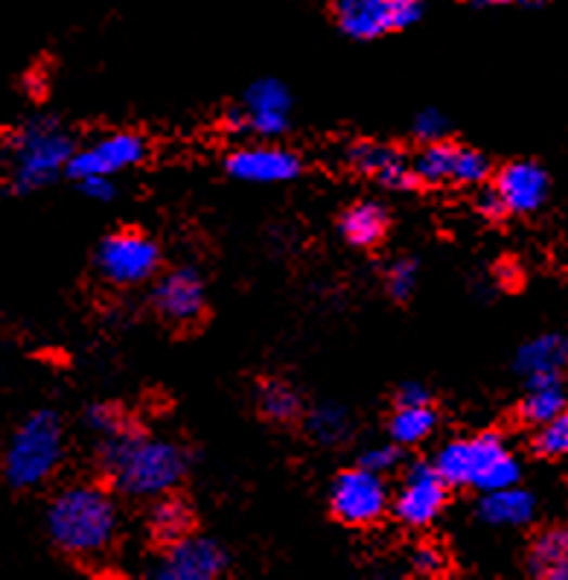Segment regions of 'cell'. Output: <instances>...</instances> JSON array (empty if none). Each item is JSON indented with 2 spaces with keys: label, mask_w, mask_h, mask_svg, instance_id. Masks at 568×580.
Wrapping results in <instances>:
<instances>
[{
  "label": "cell",
  "mask_w": 568,
  "mask_h": 580,
  "mask_svg": "<svg viewBox=\"0 0 568 580\" xmlns=\"http://www.w3.org/2000/svg\"><path fill=\"white\" fill-rule=\"evenodd\" d=\"M100 467L112 485L134 499L167 497L184 478L186 459L169 440L150 438L122 426L100 447Z\"/></svg>",
  "instance_id": "obj_1"
},
{
  "label": "cell",
  "mask_w": 568,
  "mask_h": 580,
  "mask_svg": "<svg viewBox=\"0 0 568 580\" xmlns=\"http://www.w3.org/2000/svg\"><path fill=\"white\" fill-rule=\"evenodd\" d=\"M47 531L59 552L79 560L100 557L117 537L114 499L96 485L65 487L47 507Z\"/></svg>",
  "instance_id": "obj_2"
},
{
  "label": "cell",
  "mask_w": 568,
  "mask_h": 580,
  "mask_svg": "<svg viewBox=\"0 0 568 580\" xmlns=\"http://www.w3.org/2000/svg\"><path fill=\"white\" fill-rule=\"evenodd\" d=\"M447 485L476 487L481 493L502 490L519 481V461L513 459L499 435H476L447 443L435 459Z\"/></svg>",
  "instance_id": "obj_3"
},
{
  "label": "cell",
  "mask_w": 568,
  "mask_h": 580,
  "mask_svg": "<svg viewBox=\"0 0 568 580\" xmlns=\"http://www.w3.org/2000/svg\"><path fill=\"white\" fill-rule=\"evenodd\" d=\"M65 455V429L56 412H36L21 423L3 455V478L15 490H33L56 473Z\"/></svg>",
  "instance_id": "obj_4"
},
{
  "label": "cell",
  "mask_w": 568,
  "mask_h": 580,
  "mask_svg": "<svg viewBox=\"0 0 568 580\" xmlns=\"http://www.w3.org/2000/svg\"><path fill=\"white\" fill-rule=\"evenodd\" d=\"M74 152V138L56 120H29L12 138V184L18 193H36L53 184L67 172Z\"/></svg>",
  "instance_id": "obj_5"
},
{
  "label": "cell",
  "mask_w": 568,
  "mask_h": 580,
  "mask_svg": "<svg viewBox=\"0 0 568 580\" xmlns=\"http://www.w3.org/2000/svg\"><path fill=\"white\" fill-rule=\"evenodd\" d=\"M160 252L155 240L140 231H117L105 236L96 252V269L114 286H138L158 272Z\"/></svg>",
  "instance_id": "obj_6"
},
{
  "label": "cell",
  "mask_w": 568,
  "mask_h": 580,
  "mask_svg": "<svg viewBox=\"0 0 568 580\" xmlns=\"http://www.w3.org/2000/svg\"><path fill=\"white\" fill-rule=\"evenodd\" d=\"M330 507L345 525L379 523L388 511V487L383 473H373L367 467L345 469L333 485Z\"/></svg>",
  "instance_id": "obj_7"
},
{
  "label": "cell",
  "mask_w": 568,
  "mask_h": 580,
  "mask_svg": "<svg viewBox=\"0 0 568 580\" xmlns=\"http://www.w3.org/2000/svg\"><path fill=\"white\" fill-rule=\"evenodd\" d=\"M292 96L286 85L277 79H260L245 91L243 108L228 114L231 129L257 131L262 138H274L280 131L289 129Z\"/></svg>",
  "instance_id": "obj_8"
},
{
  "label": "cell",
  "mask_w": 568,
  "mask_h": 580,
  "mask_svg": "<svg viewBox=\"0 0 568 580\" xmlns=\"http://www.w3.org/2000/svg\"><path fill=\"white\" fill-rule=\"evenodd\" d=\"M143 158H146V141L140 134L114 131V134L93 141L91 146H85V150H76L70 164H67V176L76 178V181L88 176H114L122 169L138 167Z\"/></svg>",
  "instance_id": "obj_9"
},
{
  "label": "cell",
  "mask_w": 568,
  "mask_h": 580,
  "mask_svg": "<svg viewBox=\"0 0 568 580\" xmlns=\"http://www.w3.org/2000/svg\"><path fill=\"white\" fill-rule=\"evenodd\" d=\"M447 481L435 464H414L402 481V490L393 502V514L409 528H423L438 519L447 505Z\"/></svg>",
  "instance_id": "obj_10"
},
{
  "label": "cell",
  "mask_w": 568,
  "mask_h": 580,
  "mask_svg": "<svg viewBox=\"0 0 568 580\" xmlns=\"http://www.w3.org/2000/svg\"><path fill=\"white\" fill-rule=\"evenodd\" d=\"M228 569V554L222 545L184 533L181 540L167 543V554L160 560L158 578L164 580H214Z\"/></svg>",
  "instance_id": "obj_11"
},
{
  "label": "cell",
  "mask_w": 568,
  "mask_h": 580,
  "mask_svg": "<svg viewBox=\"0 0 568 580\" xmlns=\"http://www.w3.org/2000/svg\"><path fill=\"white\" fill-rule=\"evenodd\" d=\"M158 315L176 327H193L205 315V281L193 269L167 272L152 292Z\"/></svg>",
  "instance_id": "obj_12"
},
{
  "label": "cell",
  "mask_w": 568,
  "mask_h": 580,
  "mask_svg": "<svg viewBox=\"0 0 568 580\" xmlns=\"http://www.w3.org/2000/svg\"><path fill=\"white\" fill-rule=\"evenodd\" d=\"M228 172L248 184H283L300 176V158L283 146H245L228 158Z\"/></svg>",
  "instance_id": "obj_13"
},
{
  "label": "cell",
  "mask_w": 568,
  "mask_h": 580,
  "mask_svg": "<svg viewBox=\"0 0 568 580\" xmlns=\"http://www.w3.org/2000/svg\"><path fill=\"white\" fill-rule=\"evenodd\" d=\"M495 193L507 214H533L548 198V176L533 160H513L499 169Z\"/></svg>",
  "instance_id": "obj_14"
},
{
  "label": "cell",
  "mask_w": 568,
  "mask_h": 580,
  "mask_svg": "<svg viewBox=\"0 0 568 580\" xmlns=\"http://www.w3.org/2000/svg\"><path fill=\"white\" fill-rule=\"evenodd\" d=\"M333 10L338 27L359 41L397 33V0H333Z\"/></svg>",
  "instance_id": "obj_15"
},
{
  "label": "cell",
  "mask_w": 568,
  "mask_h": 580,
  "mask_svg": "<svg viewBox=\"0 0 568 580\" xmlns=\"http://www.w3.org/2000/svg\"><path fill=\"white\" fill-rule=\"evenodd\" d=\"M347 160L353 164L356 172L376 178L383 188L405 190L417 181L409 160L391 146H383V143H356L347 152Z\"/></svg>",
  "instance_id": "obj_16"
},
{
  "label": "cell",
  "mask_w": 568,
  "mask_h": 580,
  "mask_svg": "<svg viewBox=\"0 0 568 580\" xmlns=\"http://www.w3.org/2000/svg\"><path fill=\"white\" fill-rule=\"evenodd\" d=\"M568 365V338L559 333H545L525 341L516 353V371L525 379L537 376H559Z\"/></svg>",
  "instance_id": "obj_17"
},
{
  "label": "cell",
  "mask_w": 568,
  "mask_h": 580,
  "mask_svg": "<svg viewBox=\"0 0 568 580\" xmlns=\"http://www.w3.org/2000/svg\"><path fill=\"white\" fill-rule=\"evenodd\" d=\"M528 569L533 578L568 580V525L548 528L533 540Z\"/></svg>",
  "instance_id": "obj_18"
},
{
  "label": "cell",
  "mask_w": 568,
  "mask_h": 580,
  "mask_svg": "<svg viewBox=\"0 0 568 580\" xmlns=\"http://www.w3.org/2000/svg\"><path fill=\"white\" fill-rule=\"evenodd\" d=\"M478 516L487 525H528L533 519V497L516 485L490 490L478 502Z\"/></svg>",
  "instance_id": "obj_19"
},
{
  "label": "cell",
  "mask_w": 568,
  "mask_h": 580,
  "mask_svg": "<svg viewBox=\"0 0 568 580\" xmlns=\"http://www.w3.org/2000/svg\"><path fill=\"white\" fill-rule=\"evenodd\" d=\"M338 228H341V236L347 243L356 245V248H373L385 240L388 214L376 202H359V205L347 207Z\"/></svg>",
  "instance_id": "obj_20"
},
{
  "label": "cell",
  "mask_w": 568,
  "mask_h": 580,
  "mask_svg": "<svg viewBox=\"0 0 568 580\" xmlns=\"http://www.w3.org/2000/svg\"><path fill=\"white\" fill-rule=\"evenodd\" d=\"M528 394L522 400V417L531 426L554 421L563 409H566V391L559 385V376H537V379H525Z\"/></svg>",
  "instance_id": "obj_21"
},
{
  "label": "cell",
  "mask_w": 568,
  "mask_h": 580,
  "mask_svg": "<svg viewBox=\"0 0 568 580\" xmlns=\"http://www.w3.org/2000/svg\"><path fill=\"white\" fill-rule=\"evenodd\" d=\"M438 426V414L431 409V403L423 405H397V412L391 414L388 431L397 447H414L419 440H426Z\"/></svg>",
  "instance_id": "obj_22"
},
{
  "label": "cell",
  "mask_w": 568,
  "mask_h": 580,
  "mask_svg": "<svg viewBox=\"0 0 568 580\" xmlns=\"http://www.w3.org/2000/svg\"><path fill=\"white\" fill-rule=\"evenodd\" d=\"M455 143H426V146L417 152V158L411 160L414 178L423 181V184H447V181H452V176H455Z\"/></svg>",
  "instance_id": "obj_23"
},
{
  "label": "cell",
  "mask_w": 568,
  "mask_h": 580,
  "mask_svg": "<svg viewBox=\"0 0 568 580\" xmlns=\"http://www.w3.org/2000/svg\"><path fill=\"white\" fill-rule=\"evenodd\" d=\"M190 528H193V516L181 499H160L152 511V531L164 543L181 540L184 533H190Z\"/></svg>",
  "instance_id": "obj_24"
},
{
  "label": "cell",
  "mask_w": 568,
  "mask_h": 580,
  "mask_svg": "<svg viewBox=\"0 0 568 580\" xmlns=\"http://www.w3.org/2000/svg\"><path fill=\"white\" fill-rule=\"evenodd\" d=\"M309 435L318 440V443H326V447H333V443H341L347 438V431H350V417L341 405L336 403H324L312 409L307 421Z\"/></svg>",
  "instance_id": "obj_25"
},
{
  "label": "cell",
  "mask_w": 568,
  "mask_h": 580,
  "mask_svg": "<svg viewBox=\"0 0 568 580\" xmlns=\"http://www.w3.org/2000/svg\"><path fill=\"white\" fill-rule=\"evenodd\" d=\"M260 409L269 421L286 423V421H292V417H298L300 397L292 391L289 385L269 383V385H262Z\"/></svg>",
  "instance_id": "obj_26"
},
{
  "label": "cell",
  "mask_w": 568,
  "mask_h": 580,
  "mask_svg": "<svg viewBox=\"0 0 568 580\" xmlns=\"http://www.w3.org/2000/svg\"><path fill=\"white\" fill-rule=\"evenodd\" d=\"M533 450L545 455V459H563V455H568V405L554 421L542 423L537 438H533Z\"/></svg>",
  "instance_id": "obj_27"
},
{
  "label": "cell",
  "mask_w": 568,
  "mask_h": 580,
  "mask_svg": "<svg viewBox=\"0 0 568 580\" xmlns=\"http://www.w3.org/2000/svg\"><path fill=\"white\" fill-rule=\"evenodd\" d=\"M487 178H490V160H487L478 150L457 146L455 176H452V181H455V184H466V188H473V184H481V181H487Z\"/></svg>",
  "instance_id": "obj_28"
},
{
  "label": "cell",
  "mask_w": 568,
  "mask_h": 580,
  "mask_svg": "<svg viewBox=\"0 0 568 580\" xmlns=\"http://www.w3.org/2000/svg\"><path fill=\"white\" fill-rule=\"evenodd\" d=\"M417 286V262L414 260H397L388 269V292L397 300H409Z\"/></svg>",
  "instance_id": "obj_29"
},
{
  "label": "cell",
  "mask_w": 568,
  "mask_h": 580,
  "mask_svg": "<svg viewBox=\"0 0 568 580\" xmlns=\"http://www.w3.org/2000/svg\"><path fill=\"white\" fill-rule=\"evenodd\" d=\"M85 426L91 431H96L100 438H108L114 431H120L126 423H122V414L108 403L91 405L88 412H85Z\"/></svg>",
  "instance_id": "obj_30"
},
{
  "label": "cell",
  "mask_w": 568,
  "mask_h": 580,
  "mask_svg": "<svg viewBox=\"0 0 568 580\" xmlns=\"http://www.w3.org/2000/svg\"><path fill=\"white\" fill-rule=\"evenodd\" d=\"M447 129V117H443V112H438V108H426V112H419L417 120H414V134H417L423 143L443 141Z\"/></svg>",
  "instance_id": "obj_31"
},
{
  "label": "cell",
  "mask_w": 568,
  "mask_h": 580,
  "mask_svg": "<svg viewBox=\"0 0 568 580\" xmlns=\"http://www.w3.org/2000/svg\"><path fill=\"white\" fill-rule=\"evenodd\" d=\"M400 464V450H397V443L391 447H376V450L364 452L362 467L373 469V473H388Z\"/></svg>",
  "instance_id": "obj_32"
},
{
  "label": "cell",
  "mask_w": 568,
  "mask_h": 580,
  "mask_svg": "<svg viewBox=\"0 0 568 580\" xmlns=\"http://www.w3.org/2000/svg\"><path fill=\"white\" fill-rule=\"evenodd\" d=\"M411 563H414V569L419 575H440V571L447 569V557L435 545H419L414 557H411Z\"/></svg>",
  "instance_id": "obj_33"
},
{
  "label": "cell",
  "mask_w": 568,
  "mask_h": 580,
  "mask_svg": "<svg viewBox=\"0 0 568 580\" xmlns=\"http://www.w3.org/2000/svg\"><path fill=\"white\" fill-rule=\"evenodd\" d=\"M79 188L88 198H96V202H112L117 196V188H114L112 176H88L79 178Z\"/></svg>",
  "instance_id": "obj_34"
},
{
  "label": "cell",
  "mask_w": 568,
  "mask_h": 580,
  "mask_svg": "<svg viewBox=\"0 0 568 580\" xmlns=\"http://www.w3.org/2000/svg\"><path fill=\"white\" fill-rule=\"evenodd\" d=\"M423 403H431V397L419 383H405L400 391H397V405H423Z\"/></svg>",
  "instance_id": "obj_35"
},
{
  "label": "cell",
  "mask_w": 568,
  "mask_h": 580,
  "mask_svg": "<svg viewBox=\"0 0 568 580\" xmlns=\"http://www.w3.org/2000/svg\"><path fill=\"white\" fill-rule=\"evenodd\" d=\"M478 210H481L487 219H499V216L507 214L502 205V198H499V193H495V188L481 190V193H478Z\"/></svg>",
  "instance_id": "obj_36"
},
{
  "label": "cell",
  "mask_w": 568,
  "mask_h": 580,
  "mask_svg": "<svg viewBox=\"0 0 568 580\" xmlns=\"http://www.w3.org/2000/svg\"><path fill=\"white\" fill-rule=\"evenodd\" d=\"M478 7H504V3H516V0H473Z\"/></svg>",
  "instance_id": "obj_37"
},
{
  "label": "cell",
  "mask_w": 568,
  "mask_h": 580,
  "mask_svg": "<svg viewBox=\"0 0 568 580\" xmlns=\"http://www.w3.org/2000/svg\"><path fill=\"white\" fill-rule=\"evenodd\" d=\"M525 3H545V0H525Z\"/></svg>",
  "instance_id": "obj_38"
}]
</instances>
